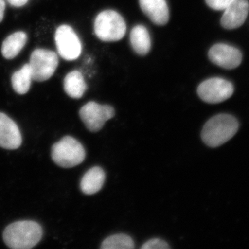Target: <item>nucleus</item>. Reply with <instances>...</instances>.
I'll return each mask as SVG.
<instances>
[{
    "instance_id": "f257e3e1",
    "label": "nucleus",
    "mask_w": 249,
    "mask_h": 249,
    "mask_svg": "<svg viewBox=\"0 0 249 249\" xmlns=\"http://www.w3.org/2000/svg\"><path fill=\"white\" fill-rule=\"evenodd\" d=\"M43 231L38 223L24 220L12 223L5 229L3 239L11 249H30L39 243Z\"/></svg>"
},
{
    "instance_id": "f03ea898",
    "label": "nucleus",
    "mask_w": 249,
    "mask_h": 249,
    "mask_svg": "<svg viewBox=\"0 0 249 249\" xmlns=\"http://www.w3.org/2000/svg\"><path fill=\"white\" fill-rule=\"evenodd\" d=\"M239 129L238 121L227 114H218L206 122L201 131V139L208 146L217 147L234 137Z\"/></svg>"
},
{
    "instance_id": "7ed1b4c3",
    "label": "nucleus",
    "mask_w": 249,
    "mask_h": 249,
    "mask_svg": "<svg viewBox=\"0 0 249 249\" xmlns=\"http://www.w3.org/2000/svg\"><path fill=\"white\" fill-rule=\"evenodd\" d=\"M85 150L82 144L73 137L67 136L55 142L52 148L54 163L62 168H70L84 161Z\"/></svg>"
},
{
    "instance_id": "20e7f679",
    "label": "nucleus",
    "mask_w": 249,
    "mask_h": 249,
    "mask_svg": "<svg viewBox=\"0 0 249 249\" xmlns=\"http://www.w3.org/2000/svg\"><path fill=\"white\" fill-rule=\"evenodd\" d=\"M94 32L100 40L116 42L125 35L126 24L120 14L111 10L100 13L95 19Z\"/></svg>"
},
{
    "instance_id": "39448f33",
    "label": "nucleus",
    "mask_w": 249,
    "mask_h": 249,
    "mask_svg": "<svg viewBox=\"0 0 249 249\" xmlns=\"http://www.w3.org/2000/svg\"><path fill=\"white\" fill-rule=\"evenodd\" d=\"M33 80L43 82L53 76L58 65V57L55 52L37 49L32 52L29 63Z\"/></svg>"
},
{
    "instance_id": "423d86ee",
    "label": "nucleus",
    "mask_w": 249,
    "mask_h": 249,
    "mask_svg": "<svg viewBox=\"0 0 249 249\" xmlns=\"http://www.w3.org/2000/svg\"><path fill=\"white\" fill-rule=\"evenodd\" d=\"M115 114L114 108L107 105H100L93 101L85 104L79 111L80 119L90 132H96L103 128L106 121Z\"/></svg>"
},
{
    "instance_id": "0eeeda50",
    "label": "nucleus",
    "mask_w": 249,
    "mask_h": 249,
    "mask_svg": "<svg viewBox=\"0 0 249 249\" xmlns=\"http://www.w3.org/2000/svg\"><path fill=\"white\" fill-rule=\"evenodd\" d=\"M234 92L231 82L219 78H211L202 82L198 87L197 93L204 102L216 104L231 97Z\"/></svg>"
},
{
    "instance_id": "6e6552de",
    "label": "nucleus",
    "mask_w": 249,
    "mask_h": 249,
    "mask_svg": "<svg viewBox=\"0 0 249 249\" xmlns=\"http://www.w3.org/2000/svg\"><path fill=\"white\" fill-rule=\"evenodd\" d=\"M55 41L59 55L62 58L71 61L79 58L81 42L71 27L65 24L60 26L55 31Z\"/></svg>"
},
{
    "instance_id": "1a4fd4ad",
    "label": "nucleus",
    "mask_w": 249,
    "mask_h": 249,
    "mask_svg": "<svg viewBox=\"0 0 249 249\" xmlns=\"http://www.w3.org/2000/svg\"><path fill=\"white\" fill-rule=\"evenodd\" d=\"M209 57L211 62L227 70H232L238 67L242 60L240 51L226 44H217L211 47Z\"/></svg>"
},
{
    "instance_id": "9d476101",
    "label": "nucleus",
    "mask_w": 249,
    "mask_h": 249,
    "mask_svg": "<svg viewBox=\"0 0 249 249\" xmlns=\"http://www.w3.org/2000/svg\"><path fill=\"white\" fill-rule=\"evenodd\" d=\"M221 24L227 29H234L245 23L249 11L248 0H233L224 10Z\"/></svg>"
},
{
    "instance_id": "9b49d317",
    "label": "nucleus",
    "mask_w": 249,
    "mask_h": 249,
    "mask_svg": "<svg viewBox=\"0 0 249 249\" xmlns=\"http://www.w3.org/2000/svg\"><path fill=\"white\" fill-rule=\"evenodd\" d=\"M22 144L20 130L12 119L0 112V147L16 150Z\"/></svg>"
},
{
    "instance_id": "f8f14e48",
    "label": "nucleus",
    "mask_w": 249,
    "mask_h": 249,
    "mask_svg": "<svg viewBox=\"0 0 249 249\" xmlns=\"http://www.w3.org/2000/svg\"><path fill=\"white\" fill-rule=\"evenodd\" d=\"M141 9L152 22L165 25L169 20V10L165 0H139Z\"/></svg>"
},
{
    "instance_id": "ddd939ff",
    "label": "nucleus",
    "mask_w": 249,
    "mask_h": 249,
    "mask_svg": "<svg viewBox=\"0 0 249 249\" xmlns=\"http://www.w3.org/2000/svg\"><path fill=\"white\" fill-rule=\"evenodd\" d=\"M106 180L104 170L100 167H93L83 175L80 181V189L85 195L96 194L101 191Z\"/></svg>"
},
{
    "instance_id": "4468645a",
    "label": "nucleus",
    "mask_w": 249,
    "mask_h": 249,
    "mask_svg": "<svg viewBox=\"0 0 249 249\" xmlns=\"http://www.w3.org/2000/svg\"><path fill=\"white\" fill-rule=\"evenodd\" d=\"M27 42V34L22 31H18L8 36L1 46V53L3 56L8 60L16 58Z\"/></svg>"
},
{
    "instance_id": "2eb2a0df",
    "label": "nucleus",
    "mask_w": 249,
    "mask_h": 249,
    "mask_svg": "<svg viewBox=\"0 0 249 249\" xmlns=\"http://www.w3.org/2000/svg\"><path fill=\"white\" fill-rule=\"evenodd\" d=\"M130 42L134 52L139 55H146L151 48L150 36L144 26L137 25L132 29Z\"/></svg>"
},
{
    "instance_id": "dca6fc26",
    "label": "nucleus",
    "mask_w": 249,
    "mask_h": 249,
    "mask_svg": "<svg viewBox=\"0 0 249 249\" xmlns=\"http://www.w3.org/2000/svg\"><path fill=\"white\" fill-rule=\"evenodd\" d=\"M64 89L71 98H81L87 89L86 83L81 72L73 71L69 73L64 80Z\"/></svg>"
},
{
    "instance_id": "f3484780",
    "label": "nucleus",
    "mask_w": 249,
    "mask_h": 249,
    "mask_svg": "<svg viewBox=\"0 0 249 249\" xmlns=\"http://www.w3.org/2000/svg\"><path fill=\"white\" fill-rule=\"evenodd\" d=\"M33 77L29 64L15 72L11 78L13 88L18 94L23 95L27 93L30 89Z\"/></svg>"
},
{
    "instance_id": "a211bd4d",
    "label": "nucleus",
    "mask_w": 249,
    "mask_h": 249,
    "mask_svg": "<svg viewBox=\"0 0 249 249\" xmlns=\"http://www.w3.org/2000/svg\"><path fill=\"white\" fill-rule=\"evenodd\" d=\"M102 249H132L134 248V241L125 234L119 233L109 236L103 241Z\"/></svg>"
},
{
    "instance_id": "6ab92c4d",
    "label": "nucleus",
    "mask_w": 249,
    "mask_h": 249,
    "mask_svg": "<svg viewBox=\"0 0 249 249\" xmlns=\"http://www.w3.org/2000/svg\"><path fill=\"white\" fill-rule=\"evenodd\" d=\"M142 249H168L169 245L165 241L155 238L147 241L142 247Z\"/></svg>"
},
{
    "instance_id": "aec40b11",
    "label": "nucleus",
    "mask_w": 249,
    "mask_h": 249,
    "mask_svg": "<svg viewBox=\"0 0 249 249\" xmlns=\"http://www.w3.org/2000/svg\"><path fill=\"white\" fill-rule=\"evenodd\" d=\"M233 0H206L210 8L217 11L224 10Z\"/></svg>"
},
{
    "instance_id": "412c9836",
    "label": "nucleus",
    "mask_w": 249,
    "mask_h": 249,
    "mask_svg": "<svg viewBox=\"0 0 249 249\" xmlns=\"http://www.w3.org/2000/svg\"><path fill=\"white\" fill-rule=\"evenodd\" d=\"M28 1L29 0H7L8 2L15 7H21V6H24L27 4Z\"/></svg>"
},
{
    "instance_id": "4be33fe9",
    "label": "nucleus",
    "mask_w": 249,
    "mask_h": 249,
    "mask_svg": "<svg viewBox=\"0 0 249 249\" xmlns=\"http://www.w3.org/2000/svg\"><path fill=\"white\" fill-rule=\"evenodd\" d=\"M6 9L4 0H0V22H2L4 19V11Z\"/></svg>"
}]
</instances>
